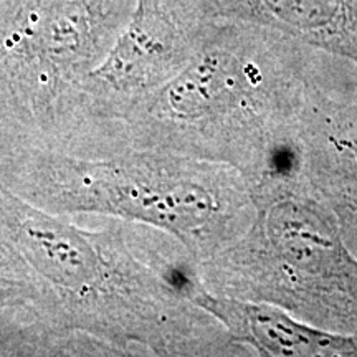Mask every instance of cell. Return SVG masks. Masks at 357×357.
<instances>
[{"mask_svg": "<svg viewBox=\"0 0 357 357\" xmlns=\"http://www.w3.org/2000/svg\"><path fill=\"white\" fill-rule=\"evenodd\" d=\"M88 229L0 184V240L24 263L48 314L106 356L215 354L208 312L187 294L190 258L181 245L153 247L139 223Z\"/></svg>", "mask_w": 357, "mask_h": 357, "instance_id": "obj_1", "label": "cell"}, {"mask_svg": "<svg viewBox=\"0 0 357 357\" xmlns=\"http://www.w3.org/2000/svg\"><path fill=\"white\" fill-rule=\"evenodd\" d=\"M0 184L48 212L162 231L192 263L222 250L242 205L238 187L212 160L136 147L70 153L32 132L0 159Z\"/></svg>", "mask_w": 357, "mask_h": 357, "instance_id": "obj_2", "label": "cell"}, {"mask_svg": "<svg viewBox=\"0 0 357 357\" xmlns=\"http://www.w3.org/2000/svg\"><path fill=\"white\" fill-rule=\"evenodd\" d=\"M265 26L212 20L192 60L119 121L77 142L70 153L164 151L217 162L250 154L278 96L284 38Z\"/></svg>", "mask_w": 357, "mask_h": 357, "instance_id": "obj_3", "label": "cell"}, {"mask_svg": "<svg viewBox=\"0 0 357 357\" xmlns=\"http://www.w3.org/2000/svg\"><path fill=\"white\" fill-rule=\"evenodd\" d=\"M134 0H2L0 96L35 134L108 56Z\"/></svg>", "mask_w": 357, "mask_h": 357, "instance_id": "obj_4", "label": "cell"}, {"mask_svg": "<svg viewBox=\"0 0 357 357\" xmlns=\"http://www.w3.org/2000/svg\"><path fill=\"white\" fill-rule=\"evenodd\" d=\"M211 22L190 0H134L108 56L70 93L50 129L33 134L68 146L119 121L184 70Z\"/></svg>", "mask_w": 357, "mask_h": 357, "instance_id": "obj_5", "label": "cell"}, {"mask_svg": "<svg viewBox=\"0 0 357 357\" xmlns=\"http://www.w3.org/2000/svg\"><path fill=\"white\" fill-rule=\"evenodd\" d=\"M185 289L192 303L208 312L231 342L253 347L263 356H349L357 351L352 339L310 328L278 306L211 291L194 270Z\"/></svg>", "mask_w": 357, "mask_h": 357, "instance_id": "obj_6", "label": "cell"}, {"mask_svg": "<svg viewBox=\"0 0 357 357\" xmlns=\"http://www.w3.org/2000/svg\"><path fill=\"white\" fill-rule=\"evenodd\" d=\"M207 20L245 22L357 55L352 0H190Z\"/></svg>", "mask_w": 357, "mask_h": 357, "instance_id": "obj_7", "label": "cell"}, {"mask_svg": "<svg viewBox=\"0 0 357 357\" xmlns=\"http://www.w3.org/2000/svg\"><path fill=\"white\" fill-rule=\"evenodd\" d=\"M0 2H2V0H0Z\"/></svg>", "mask_w": 357, "mask_h": 357, "instance_id": "obj_8", "label": "cell"}]
</instances>
